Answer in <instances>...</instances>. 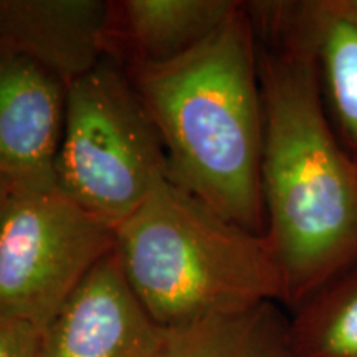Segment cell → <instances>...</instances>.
I'll return each instance as SVG.
<instances>
[{"label":"cell","mask_w":357,"mask_h":357,"mask_svg":"<svg viewBox=\"0 0 357 357\" xmlns=\"http://www.w3.org/2000/svg\"><path fill=\"white\" fill-rule=\"evenodd\" d=\"M263 102L265 238L293 311L357 263V160L321 96L301 2H245Z\"/></svg>","instance_id":"1"},{"label":"cell","mask_w":357,"mask_h":357,"mask_svg":"<svg viewBox=\"0 0 357 357\" xmlns=\"http://www.w3.org/2000/svg\"><path fill=\"white\" fill-rule=\"evenodd\" d=\"M167 158V176L227 220L265 235L263 102L247 6L184 55L128 65Z\"/></svg>","instance_id":"2"},{"label":"cell","mask_w":357,"mask_h":357,"mask_svg":"<svg viewBox=\"0 0 357 357\" xmlns=\"http://www.w3.org/2000/svg\"><path fill=\"white\" fill-rule=\"evenodd\" d=\"M114 252L132 291L166 329L265 301L283 305L265 235L227 220L167 174L114 230Z\"/></svg>","instance_id":"3"},{"label":"cell","mask_w":357,"mask_h":357,"mask_svg":"<svg viewBox=\"0 0 357 357\" xmlns=\"http://www.w3.org/2000/svg\"><path fill=\"white\" fill-rule=\"evenodd\" d=\"M166 174L158 129L113 58L66 86L55 166L63 194L116 230Z\"/></svg>","instance_id":"4"},{"label":"cell","mask_w":357,"mask_h":357,"mask_svg":"<svg viewBox=\"0 0 357 357\" xmlns=\"http://www.w3.org/2000/svg\"><path fill=\"white\" fill-rule=\"evenodd\" d=\"M114 250V230L56 184L13 185L0 213V319L38 334Z\"/></svg>","instance_id":"5"},{"label":"cell","mask_w":357,"mask_h":357,"mask_svg":"<svg viewBox=\"0 0 357 357\" xmlns=\"http://www.w3.org/2000/svg\"><path fill=\"white\" fill-rule=\"evenodd\" d=\"M166 333L132 291L113 250L40 333L37 357H155Z\"/></svg>","instance_id":"6"},{"label":"cell","mask_w":357,"mask_h":357,"mask_svg":"<svg viewBox=\"0 0 357 357\" xmlns=\"http://www.w3.org/2000/svg\"><path fill=\"white\" fill-rule=\"evenodd\" d=\"M66 86L26 58L0 53V176L13 185L56 184Z\"/></svg>","instance_id":"7"},{"label":"cell","mask_w":357,"mask_h":357,"mask_svg":"<svg viewBox=\"0 0 357 357\" xmlns=\"http://www.w3.org/2000/svg\"><path fill=\"white\" fill-rule=\"evenodd\" d=\"M109 2L0 0V53L33 61L68 86L108 56Z\"/></svg>","instance_id":"8"},{"label":"cell","mask_w":357,"mask_h":357,"mask_svg":"<svg viewBox=\"0 0 357 357\" xmlns=\"http://www.w3.org/2000/svg\"><path fill=\"white\" fill-rule=\"evenodd\" d=\"M240 2L231 0H119L109 2L108 56L128 65L164 63L217 30Z\"/></svg>","instance_id":"9"},{"label":"cell","mask_w":357,"mask_h":357,"mask_svg":"<svg viewBox=\"0 0 357 357\" xmlns=\"http://www.w3.org/2000/svg\"><path fill=\"white\" fill-rule=\"evenodd\" d=\"M280 305L265 301L169 328L155 357H293Z\"/></svg>","instance_id":"10"},{"label":"cell","mask_w":357,"mask_h":357,"mask_svg":"<svg viewBox=\"0 0 357 357\" xmlns=\"http://www.w3.org/2000/svg\"><path fill=\"white\" fill-rule=\"evenodd\" d=\"M301 7L329 121L357 160V26L333 12L326 0H305Z\"/></svg>","instance_id":"11"},{"label":"cell","mask_w":357,"mask_h":357,"mask_svg":"<svg viewBox=\"0 0 357 357\" xmlns=\"http://www.w3.org/2000/svg\"><path fill=\"white\" fill-rule=\"evenodd\" d=\"M288 336L293 357H357V263L294 307Z\"/></svg>","instance_id":"12"},{"label":"cell","mask_w":357,"mask_h":357,"mask_svg":"<svg viewBox=\"0 0 357 357\" xmlns=\"http://www.w3.org/2000/svg\"><path fill=\"white\" fill-rule=\"evenodd\" d=\"M38 337L33 329L0 319V357H37Z\"/></svg>","instance_id":"13"},{"label":"cell","mask_w":357,"mask_h":357,"mask_svg":"<svg viewBox=\"0 0 357 357\" xmlns=\"http://www.w3.org/2000/svg\"><path fill=\"white\" fill-rule=\"evenodd\" d=\"M326 2L333 12L357 26V0H326Z\"/></svg>","instance_id":"14"},{"label":"cell","mask_w":357,"mask_h":357,"mask_svg":"<svg viewBox=\"0 0 357 357\" xmlns=\"http://www.w3.org/2000/svg\"><path fill=\"white\" fill-rule=\"evenodd\" d=\"M12 187H13V184L10 181H7L6 177L0 176V213H2L3 205H6L8 195H10Z\"/></svg>","instance_id":"15"}]
</instances>
